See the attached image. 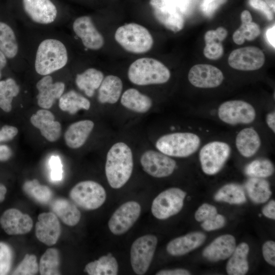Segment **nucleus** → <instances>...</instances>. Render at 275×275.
Here are the masks:
<instances>
[{"label": "nucleus", "instance_id": "1", "mask_svg": "<svg viewBox=\"0 0 275 275\" xmlns=\"http://www.w3.org/2000/svg\"><path fill=\"white\" fill-rule=\"evenodd\" d=\"M133 168L130 148L124 142L114 144L107 152L105 172L109 185L118 189L123 186L131 177Z\"/></svg>", "mask_w": 275, "mask_h": 275}, {"label": "nucleus", "instance_id": "2", "mask_svg": "<svg viewBox=\"0 0 275 275\" xmlns=\"http://www.w3.org/2000/svg\"><path fill=\"white\" fill-rule=\"evenodd\" d=\"M128 78L138 86L162 84L171 77L169 69L159 61L151 58L136 60L129 67Z\"/></svg>", "mask_w": 275, "mask_h": 275}, {"label": "nucleus", "instance_id": "3", "mask_svg": "<svg viewBox=\"0 0 275 275\" xmlns=\"http://www.w3.org/2000/svg\"><path fill=\"white\" fill-rule=\"evenodd\" d=\"M65 45L60 40L47 39L38 47L35 61L36 71L40 75H47L63 68L68 61Z\"/></svg>", "mask_w": 275, "mask_h": 275}, {"label": "nucleus", "instance_id": "4", "mask_svg": "<svg viewBox=\"0 0 275 275\" xmlns=\"http://www.w3.org/2000/svg\"><path fill=\"white\" fill-rule=\"evenodd\" d=\"M201 145L200 138L190 132L164 134L156 142V149L170 157H186L195 153Z\"/></svg>", "mask_w": 275, "mask_h": 275}, {"label": "nucleus", "instance_id": "5", "mask_svg": "<svg viewBox=\"0 0 275 275\" xmlns=\"http://www.w3.org/2000/svg\"><path fill=\"white\" fill-rule=\"evenodd\" d=\"M190 0H150L153 14L157 21L168 30L177 32L184 27V15Z\"/></svg>", "mask_w": 275, "mask_h": 275}, {"label": "nucleus", "instance_id": "6", "mask_svg": "<svg viewBox=\"0 0 275 275\" xmlns=\"http://www.w3.org/2000/svg\"><path fill=\"white\" fill-rule=\"evenodd\" d=\"M115 39L125 50L135 54L148 52L153 44V39L149 31L135 23L119 27L115 32Z\"/></svg>", "mask_w": 275, "mask_h": 275}, {"label": "nucleus", "instance_id": "7", "mask_svg": "<svg viewBox=\"0 0 275 275\" xmlns=\"http://www.w3.org/2000/svg\"><path fill=\"white\" fill-rule=\"evenodd\" d=\"M72 202L86 210H94L101 206L106 200V191L98 182L86 180L78 182L71 189Z\"/></svg>", "mask_w": 275, "mask_h": 275}, {"label": "nucleus", "instance_id": "8", "mask_svg": "<svg viewBox=\"0 0 275 275\" xmlns=\"http://www.w3.org/2000/svg\"><path fill=\"white\" fill-rule=\"evenodd\" d=\"M231 151L230 145L225 142L215 141L204 145L199 154L203 172L208 175L217 174L228 159Z\"/></svg>", "mask_w": 275, "mask_h": 275}, {"label": "nucleus", "instance_id": "9", "mask_svg": "<svg viewBox=\"0 0 275 275\" xmlns=\"http://www.w3.org/2000/svg\"><path fill=\"white\" fill-rule=\"evenodd\" d=\"M157 241L155 235L148 234L139 237L133 242L130 249V262L136 274H144L148 270Z\"/></svg>", "mask_w": 275, "mask_h": 275}, {"label": "nucleus", "instance_id": "10", "mask_svg": "<svg viewBox=\"0 0 275 275\" xmlns=\"http://www.w3.org/2000/svg\"><path fill=\"white\" fill-rule=\"evenodd\" d=\"M219 119L231 125L250 124L256 118V111L250 103L241 100H232L222 103L217 109Z\"/></svg>", "mask_w": 275, "mask_h": 275}, {"label": "nucleus", "instance_id": "11", "mask_svg": "<svg viewBox=\"0 0 275 275\" xmlns=\"http://www.w3.org/2000/svg\"><path fill=\"white\" fill-rule=\"evenodd\" d=\"M186 193L177 187L160 193L153 201L151 212L159 219H166L179 213L183 206Z\"/></svg>", "mask_w": 275, "mask_h": 275}, {"label": "nucleus", "instance_id": "12", "mask_svg": "<svg viewBox=\"0 0 275 275\" xmlns=\"http://www.w3.org/2000/svg\"><path fill=\"white\" fill-rule=\"evenodd\" d=\"M141 212L139 203L131 201L123 203L112 214L108 222L111 232L120 235L128 231L136 222Z\"/></svg>", "mask_w": 275, "mask_h": 275}, {"label": "nucleus", "instance_id": "13", "mask_svg": "<svg viewBox=\"0 0 275 275\" xmlns=\"http://www.w3.org/2000/svg\"><path fill=\"white\" fill-rule=\"evenodd\" d=\"M140 162L145 172L155 178L169 176L176 167V161L160 151L149 150L141 156Z\"/></svg>", "mask_w": 275, "mask_h": 275}, {"label": "nucleus", "instance_id": "14", "mask_svg": "<svg viewBox=\"0 0 275 275\" xmlns=\"http://www.w3.org/2000/svg\"><path fill=\"white\" fill-rule=\"evenodd\" d=\"M265 60L263 52L256 46H246L233 50L228 58L232 68L242 71H254L260 69Z\"/></svg>", "mask_w": 275, "mask_h": 275}, {"label": "nucleus", "instance_id": "15", "mask_svg": "<svg viewBox=\"0 0 275 275\" xmlns=\"http://www.w3.org/2000/svg\"><path fill=\"white\" fill-rule=\"evenodd\" d=\"M188 79L194 86L199 88H213L220 86L224 76L216 67L209 64H197L193 66L188 74Z\"/></svg>", "mask_w": 275, "mask_h": 275}, {"label": "nucleus", "instance_id": "16", "mask_svg": "<svg viewBox=\"0 0 275 275\" xmlns=\"http://www.w3.org/2000/svg\"><path fill=\"white\" fill-rule=\"evenodd\" d=\"M73 30L81 40L83 45L91 50H98L102 47L104 40L94 25L92 19L88 16L76 18L73 23Z\"/></svg>", "mask_w": 275, "mask_h": 275}, {"label": "nucleus", "instance_id": "17", "mask_svg": "<svg viewBox=\"0 0 275 275\" xmlns=\"http://www.w3.org/2000/svg\"><path fill=\"white\" fill-rule=\"evenodd\" d=\"M0 224L5 232L10 235L29 233L33 226L32 218L16 208L6 210L0 217Z\"/></svg>", "mask_w": 275, "mask_h": 275}, {"label": "nucleus", "instance_id": "18", "mask_svg": "<svg viewBox=\"0 0 275 275\" xmlns=\"http://www.w3.org/2000/svg\"><path fill=\"white\" fill-rule=\"evenodd\" d=\"M35 226L37 239L47 245L57 242L61 233V227L57 216L52 212L40 213Z\"/></svg>", "mask_w": 275, "mask_h": 275}, {"label": "nucleus", "instance_id": "19", "mask_svg": "<svg viewBox=\"0 0 275 275\" xmlns=\"http://www.w3.org/2000/svg\"><path fill=\"white\" fill-rule=\"evenodd\" d=\"M24 10L35 22L48 24L57 16V9L50 0H22Z\"/></svg>", "mask_w": 275, "mask_h": 275}, {"label": "nucleus", "instance_id": "20", "mask_svg": "<svg viewBox=\"0 0 275 275\" xmlns=\"http://www.w3.org/2000/svg\"><path fill=\"white\" fill-rule=\"evenodd\" d=\"M38 91L37 96L38 105L43 109L52 107L54 101L63 94L65 84L61 81L53 82L51 76L45 75L36 84Z\"/></svg>", "mask_w": 275, "mask_h": 275}, {"label": "nucleus", "instance_id": "21", "mask_svg": "<svg viewBox=\"0 0 275 275\" xmlns=\"http://www.w3.org/2000/svg\"><path fill=\"white\" fill-rule=\"evenodd\" d=\"M30 122L34 127L40 130L42 135L49 142L57 141L61 135V124L54 120L52 113L46 109H39L32 115Z\"/></svg>", "mask_w": 275, "mask_h": 275}, {"label": "nucleus", "instance_id": "22", "mask_svg": "<svg viewBox=\"0 0 275 275\" xmlns=\"http://www.w3.org/2000/svg\"><path fill=\"white\" fill-rule=\"evenodd\" d=\"M236 240L230 234L218 236L207 246L202 255L210 261L216 262L228 259L236 248Z\"/></svg>", "mask_w": 275, "mask_h": 275}, {"label": "nucleus", "instance_id": "23", "mask_svg": "<svg viewBox=\"0 0 275 275\" xmlns=\"http://www.w3.org/2000/svg\"><path fill=\"white\" fill-rule=\"evenodd\" d=\"M205 239L206 235L201 232H190L170 241L167 251L172 256L184 255L201 246Z\"/></svg>", "mask_w": 275, "mask_h": 275}, {"label": "nucleus", "instance_id": "24", "mask_svg": "<svg viewBox=\"0 0 275 275\" xmlns=\"http://www.w3.org/2000/svg\"><path fill=\"white\" fill-rule=\"evenodd\" d=\"M94 127V122L90 120H80L72 123L64 133L66 144L72 149L81 147L86 143Z\"/></svg>", "mask_w": 275, "mask_h": 275}, {"label": "nucleus", "instance_id": "25", "mask_svg": "<svg viewBox=\"0 0 275 275\" xmlns=\"http://www.w3.org/2000/svg\"><path fill=\"white\" fill-rule=\"evenodd\" d=\"M261 145L260 136L253 127H245L238 132L235 138V146L238 152L246 158L254 156Z\"/></svg>", "mask_w": 275, "mask_h": 275}, {"label": "nucleus", "instance_id": "26", "mask_svg": "<svg viewBox=\"0 0 275 275\" xmlns=\"http://www.w3.org/2000/svg\"><path fill=\"white\" fill-rule=\"evenodd\" d=\"M50 208L53 213L66 225L73 226L80 221L81 214L76 206L64 198H57L50 203Z\"/></svg>", "mask_w": 275, "mask_h": 275}, {"label": "nucleus", "instance_id": "27", "mask_svg": "<svg viewBox=\"0 0 275 275\" xmlns=\"http://www.w3.org/2000/svg\"><path fill=\"white\" fill-rule=\"evenodd\" d=\"M122 89L123 83L120 77L107 75L98 88V100L101 103L114 104L119 100Z\"/></svg>", "mask_w": 275, "mask_h": 275}, {"label": "nucleus", "instance_id": "28", "mask_svg": "<svg viewBox=\"0 0 275 275\" xmlns=\"http://www.w3.org/2000/svg\"><path fill=\"white\" fill-rule=\"evenodd\" d=\"M121 103L125 108L138 113H145L152 106V100L148 96L134 88L126 90L122 95Z\"/></svg>", "mask_w": 275, "mask_h": 275}, {"label": "nucleus", "instance_id": "29", "mask_svg": "<svg viewBox=\"0 0 275 275\" xmlns=\"http://www.w3.org/2000/svg\"><path fill=\"white\" fill-rule=\"evenodd\" d=\"M241 24L233 33V41L238 45L243 44L245 40L252 41L255 40L261 33L259 25L252 21L250 12L244 10L240 15Z\"/></svg>", "mask_w": 275, "mask_h": 275}, {"label": "nucleus", "instance_id": "30", "mask_svg": "<svg viewBox=\"0 0 275 275\" xmlns=\"http://www.w3.org/2000/svg\"><path fill=\"white\" fill-rule=\"evenodd\" d=\"M249 252V245L242 242L236 246L229 257L226 266V271L229 275H244L249 270L248 255Z\"/></svg>", "mask_w": 275, "mask_h": 275}, {"label": "nucleus", "instance_id": "31", "mask_svg": "<svg viewBox=\"0 0 275 275\" xmlns=\"http://www.w3.org/2000/svg\"><path fill=\"white\" fill-rule=\"evenodd\" d=\"M103 78L104 75L101 71L90 68L76 75L75 84L86 96L91 97L99 88Z\"/></svg>", "mask_w": 275, "mask_h": 275}, {"label": "nucleus", "instance_id": "32", "mask_svg": "<svg viewBox=\"0 0 275 275\" xmlns=\"http://www.w3.org/2000/svg\"><path fill=\"white\" fill-rule=\"evenodd\" d=\"M245 188L251 200L255 203L266 202L271 195L269 182L264 178L251 177Z\"/></svg>", "mask_w": 275, "mask_h": 275}, {"label": "nucleus", "instance_id": "33", "mask_svg": "<svg viewBox=\"0 0 275 275\" xmlns=\"http://www.w3.org/2000/svg\"><path fill=\"white\" fill-rule=\"evenodd\" d=\"M59 106L62 111L73 115L80 109L88 110L91 103L87 98L75 91L70 90L59 98Z\"/></svg>", "mask_w": 275, "mask_h": 275}, {"label": "nucleus", "instance_id": "34", "mask_svg": "<svg viewBox=\"0 0 275 275\" xmlns=\"http://www.w3.org/2000/svg\"><path fill=\"white\" fill-rule=\"evenodd\" d=\"M85 271L90 275H116L118 274V265L116 258L108 254L87 264Z\"/></svg>", "mask_w": 275, "mask_h": 275}, {"label": "nucleus", "instance_id": "35", "mask_svg": "<svg viewBox=\"0 0 275 275\" xmlns=\"http://www.w3.org/2000/svg\"><path fill=\"white\" fill-rule=\"evenodd\" d=\"M0 50L9 59L14 58L18 50L16 36L7 23L0 21Z\"/></svg>", "mask_w": 275, "mask_h": 275}, {"label": "nucleus", "instance_id": "36", "mask_svg": "<svg viewBox=\"0 0 275 275\" xmlns=\"http://www.w3.org/2000/svg\"><path fill=\"white\" fill-rule=\"evenodd\" d=\"M214 199L230 204H240L246 200L242 187L235 183H229L222 186L215 194Z\"/></svg>", "mask_w": 275, "mask_h": 275}, {"label": "nucleus", "instance_id": "37", "mask_svg": "<svg viewBox=\"0 0 275 275\" xmlns=\"http://www.w3.org/2000/svg\"><path fill=\"white\" fill-rule=\"evenodd\" d=\"M22 189L31 198L42 204L50 202L52 197V192L50 188L41 184L36 179L25 181Z\"/></svg>", "mask_w": 275, "mask_h": 275}, {"label": "nucleus", "instance_id": "38", "mask_svg": "<svg viewBox=\"0 0 275 275\" xmlns=\"http://www.w3.org/2000/svg\"><path fill=\"white\" fill-rule=\"evenodd\" d=\"M19 92V87L14 79L0 80V108L5 112H10L13 99Z\"/></svg>", "mask_w": 275, "mask_h": 275}, {"label": "nucleus", "instance_id": "39", "mask_svg": "<svg viewBox=\"0 0 275 275\" xmlns=\"http://www.w3.org/2000/svg\"><path fill=\"white\" fill-rule=\"evenodd\" d=\"M60 256L56 248H49L42 256L39 265V270L42 275L60 274L59 270Z\"/></svg>", "mask_w": 275, "mask_h": 275}, {"label": "nucleus", "instance_id": "40", "mask_svg": "<svg viewBox=\"0 0 275 275\" xmlns=\"http://www.w3.org/2000/svg\"><path fill=\"white\" fill-rule=\"evenodd\" d=\"M274 171L272 162L266 158L255 159L244 168L245 174L250 177L265 178L271 176Z\"/></svg>", "mask_w": 275, "mask_h": 275}, {"label": "nucleus", "instance_id": "41", "mask_svg": "<svg viewBox=\"0 0 275 275\" xmlns=\"http://www.w3.org/2000/svg\"><path fill=\"white\" fill-rule=\"evenodd\" d=\"M38 271L39 265L36 256L26 254L23 260L13 272L12 274L33 275L36 274Z\"/></svg>", "mask_w": 275, "mask_h": 275}, {"label": "nucleus", "instance_id": "42", "mask_svg": "<svg viewBox=\"0 0 275 275\" xmlns=\"http://www.w3.org/2000/svg\"><path fill=\"white\" fill-rule=\"evenodd\" d=\"M13 253L10 246L0 241V275L7 274L11 268Z\"/></svg>", "mask_w": 275, "mask_h": 275}, {"label": "nucleus", "instance_id": "43", "mask_svg": "<svg viewBox=\"0 0 275 275\" xmlns=\"http://www.w3.org/2000/svg\"><path fill=\"white\" fill-rule=\"evenodd\" d=\"M205 43L206 45L203 50V53L206 58L215 60L223 56L224 49L221 41L213 40Z\"/></svg>", "mask_w": 275, "mask_h": 275}, {"label": "nucleus", "instance_id": "44", "mask_svg": "<svg viewBox=\"0 0 275 275\" xmlns=\"http://www.w3.org/2000/svg\"><path fill=\"white\" fill-rule=\"evenodd\" d=\"M50 168V177L53 182H59L63 178V164L61 160L58 156H51L49 160Z\"/></svg>", "mask_w": 275, "mask_h": 275}, {"label": "nucleus", "instance_id": "45", "mask_svg": "<svg viewBox=\"0 0 275 275\" xmlns=\"http://www.w3.org/2000/svg\"><path fill=\"white\" fill-rule=\"evenodd\" d=\"M217 213L216 207L212 205L204 203L200 206L195 214L196 220L203 222Z\"/></svg>", "mask_w": 275, "mask_h": 275}, {"label": "nucleus", "instance_id": "46", "mask_svg": "<svg viewBox=\"0 0 275 275\" xmlns=\"http://www.w3.org/2000/svg\"><path fill=\"white\" fill-rule=\"evenodd\" d=\"M225 223V217L217 213L211 218L202 222L201 226L204 230L210 231L223 228Z\"/></svg>", "mask_w": 275, "mask_h": 275}, {"label": "nucleus", "instance_id": "47", "mask_svg": "<svg viewBox=\"0 0 275 275\" xmlns=\"http://www.w3.org/2000/svg\"><path fill=\"white\" fill-rule=\"evenodd\" d=\"M264 260L269 264L275 265V242L271 240L265 242L262 246Z\"/></svg>", "mask_w": 275, "mask_h": 275}, {"label": "nucleus", "instance_id": "48", "mask_svg": "<svg viewBox=\"0 0 275 275\" xmlns=\"http://www.w3.org/2000/svg\"><path fill=\"white\" fill-rule=\"evenodd\" d=\"M228 35L227 30L223 27H218L215 30H209L204 35L205 43L213 40L223 41Z\"/></svg>", "mask_w": 275, "mask_h": 275}, {"label": "nucleus", "instance_id": "49", "mask_svg": "<svg viewBox=\"0 0 275 275\" xmlns=\"http://www.w3.org/2000/svg\"><path fill=\"white\" fill-rule=\"evenodd\" d=\"M227 0H203L201 9L207 16H211L215 10Z\"/></svg>", "mask_w": 275, "mask_h": 275}, {"label": "nucleus", "instance_id": "50", "mask_svg": "<svg viewBox=\"0 0 275 275\" xmlns=\"http://www.w3.org/2000/svg\"><path fill=\"white\" fill-rule=\"evenodd\" d=\"M249 4L253 8L263 12L268 20L273 19L272 12L263 0H249Z\"/></svg>", "mask_w": 275, "mask_h": 275}, {"label": "nucleus", "instance_id": "51", "mask_svg": "<svg viewBox=\"0 0 275 275\" xmlns=\"http://www.w3.org/2000/svg\"><path fill=\"white\" fill-rule=\"evenodd\" d=\"M18 129L13 126L5 125L0 129V142L12 140L17 134Z\"/></svg>", "mask_w": 275, "mask_h": 275}, {"label": "nucleus", "instance_id": "52", "mask_svg": "<svg viewBox=\"0 0 275 275\" xmlns=\"http://www.w3.org/2000/svg\"><path fill=\"white\" fill-rule=\"evenodd\" d=\"M263 214L270 219H275V201H270L262 209Z\"/></svg>", "mask_w": 275, "mask_h": 275}, {"label": "nucleus", "instance_id": "53", "mask_svg": "<svg viewBox=\"0 0 275 275\" xmlns=\"http://www.w3.org/2000/svg\"><path fill=\"white\" fill-rule=\"evenodd\" d=\"M156 275H189L190 274L187 270L177 268L170 270H161L158 271Z\"/></svg>", "mask_w": 275, "mask_h": 275}, {"label": "nucleus", "instance_id": "54", "mask_svg": "<svg viewBox=\"0 0 275 275\" xmlns=\"http://www.w3.org/2000/svg\"><path fill=\"white\" fill-rule=\"evenodd\" d=\"M12 155V151L9 146L0 144V161L8 160Z\"/></svg>", "mask_w": 275, "mask_h": 275}, {"label": "nucleus", "instance_id": "55", "mask_svg": "<svg viewBox=\"0 0 275 275\" xmlns=\"http://www.w3.org/2000/svg\"><path fill=\"white\" fill-rule=\"evenodd\" d=\"M266 123L271 131L275 133V112L268 113L266 116Z\"/></svg>", "mask_w": 275, "mask_h": 275}, {"label": "nucleus", "instance_id": "56", "mask_svg": "<svg viewBox=\"0 0 275 275\" xmlns=\"http://www.w3.org/2000/svg\"><path fill=\"white\" fill-rule=\"evenodd\" d=\"M275 26L274 24L268 29L266 32V37L268 42L273 47H275Z\"/></svg>", "mask_w": 275, "mask_h": 275}, {"label": "nucleus", "instance_id": "57", "mask_svg": "<svg viewBox=\"0 0 275 275\" xmlns=\"http://www.w3.org/2000/svg\"><path fill=\"white\" fill-rule=\"evenodd\" d=\"M7 59L5 55L0 50V78L2 75V71L6 66Z\"/></svg>", "mask_w": 275, "mask_h": 275}, {"label": "nucleus", "instance_id": "58", "mask_svg": "<svg viewBox=\"0 0 275 275\" xmlns=\"http://www.w3.org/2000/svg\"><path fill=\"white\" fill-rule=\"evenodd\" d=\"M6 193V187L4 184L0 183V203L4 200Z\"/></svg>", "mask_w": 275, "mask_h": 275}, {"label": "nucleus", "instance_id": "59", "mask_svg": "<svg viewBox=\"0 0 275 275\" xmlns=\"http://www.w3.org/2000/svg\"><path fill=\"white\" fill-rule=\"evenodd\" d=\"M268 6L271 9L273 12H274L275 6H274V0H265L264 1Z\"/></svg>", "mask_w": 275, "mask_h": 275}]
</instances>
